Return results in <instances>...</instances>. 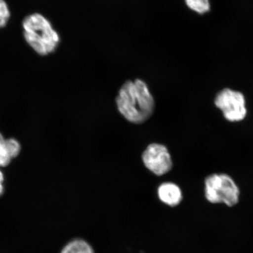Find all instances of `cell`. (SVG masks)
<instances>
[{"mask_svg": "<svg viewBox=\"0 0 253 253\" xmlns=\"http://www.w3.org/2000/svg\"><path fill=\"white\" fill-rule=\"evenodd\" d=\"M116 103L119 112L128 122L141 124L149 119L155 100L147 84L141 79L127 81L119 91Z\"/></svg>", "mask_w": 253, "mask_h": 253, "instance_id": "obj_1", "label": "cell"}, {"mask_svg": "<svg viewBox=\"0 0 253 253\" xmlns=\"http://www.w3.org/2000/svg\"><path fill=\"white\" fill-rule=\"evenodd\" d=\"M22 27L25 41L38 55H49L58 48L61 37L45 16L40 13L28 15Z\"/></svg>", "mask_w": 253, "mask_h": 253, "instance_id": "obj_2", "label": "cell"}, {"mask_svg": "<svg viewBox=\"0 0 253 253\" xmlns=\"http://www.w3.org/2000/svg\"><path fill=\"white\" fill-rule=\"evenodd\" d=\"M204 194L211 204H224L228 207L239 203L240 191L232 177L226 173H212L205 179Z\"/></svg>", "mask_w": 253, "mask_h": 253, "instance_id": "obj_3", "label": "cell"}, {"mask_svg": "<svg viewBox=\"0 0 253 253\" xmlns=\"http://www.w3.org/2000/svg\"><path fill=\"white\" fill-rule=\"evenodd\" d=\"M214 103L229 122H242L248 115L245 97L239 91L224 88L216 94Z\"/></svg>", "mask_w": 253, "mask_h": 253, "instance_id": "obj_4", "label": "cell"}, {"mask_svg": "<svg viewBox=\"0 0 253 253\" xmlns=\"http://www.w3.org/2000/svg\"><path fill=\"white\" fill-rule=\"evenodd\" d=\"M145 167L157 176H162L172 169L171 157L165 145L153 143L147 147L142 155Z\"/></svg>", "mask_w": 253, "mask_h": 253, "instance_id": "obj_5", "label": "cell"}, {"mask_svg": "<svg viewBox=\"0 0 253 253\" xmlns=\"http://www.w3.org/2000/svg\"><path fill=\"white\" fill-rule=\"evenodd\" d=\"M158 195L163 203L175 207L181 204L183 199L181 189L175 183L166 182L158 189Z\"/></svg>", "mask_w": 253, "mask_h": 253, "instance_id": "obj_6", "label": "cell"}, {"mask_svg": "<svg viewBox=\"0 0 253 253\" xmlns=\"http://www.w3.org/2000/svg\"><path fill=\"white\" fill-rule=\"evenodd\" d=\"M61 253H94L92 248L86 241L76 239L69 242Z\"/></svg>", "mask_w": 253, "mask_h": 253, "instance_id": "obj_7", "label": "cell"}, {"mask_svg": "<svg viewBox=\"0 0 253 253\" xmlns=\"http://www.w3.org/2000/svg\"><path fill=\"white\" fill-rule=\"evenodd\" d=\"M186 6L199 14L207 13L211 9L210 0H185Z\"/></svg>", "mask_w": 253, "mask_h": 253, "instance_id": "obj_8", "label": "cell"}, {"mask_svg": "<svg viewBox=\"0 0 253 253\" xmlns=\"http://www.w3.org/2000/svg\"><path fill=\"white\" fill-rule=\"evenodd\" d=\"M12 158L9 154L7 141L0 133V166L6 167L11 162Z\"/></svg>", "mask_w": 253, "mask_h": 253, "instance_id": "obj_9", "label": "cell"}, {"mask_svg": "<svg viewBox=\"0 0 253 253\" xmlns=\"http://www.w3.org/2000/svg\"><path fill=\"white\" fill-rule=\"evenodd\" d=\"M10 17L11 12L7 2L4 0H1L0 1V29L4 28L7 25Z\"/></svg>", "mask_w": 253, "mask_h": 253, "instance_id": "obj_10", "label": "cell"}, {"mask_svg": "<svg viewBox=\"0 0 253 253\" xmlns=\"http://www.w3.org/2000/svg\"><path fill=\"white\" fill-rule=\"evenodd\" d=\"M6 141H7L8 149L12 159L18 156L21 150L19 142L14 138L7 139Z\"/></svg>", "mask_w": 253, "mask_h": 253, "instance_id": "obj_11", "label": "cell"}, {"mask_svg": "<svg viewBox=\"0 0 253 253\" xmlns=\"http://www.w3.org/2000/svg\"><path fill=\"white\" fill-rule=\"evenodd\" d=\"M4 175H3L2 172L0 170V183H2L4 182Z\"/></svg>", "mask_w": 253, "mask_h": 253, "instance_id": "obj_12", "label": "cell"}, {"mask_svg": "<svg viewBox=\"0 0 253 253\" xmlns=\"http://www.w3.org/2000/svg\"><path fill=\"white\" fill-rule=\"evenodd\" d=\"M3 192H4V186H3L2 183H0V197H1Z\"/></svg>", "mask_w": 253, "mask_h": 253, "instance_id": "obj_13", "label": "cell"}, {"mask_svg": "<svg viewBox=\"0 0 253 253\" xmlns=\"http://www.w3.org/2000/svg\"><path fill=\"white\" fill-rule=\"evenodd\" d=\"M0 1H1V0H0Z\"/></svg>", "mask_w": 253, "mask_h": 253, "instance_id": "obj_14", "label": "cell"}]
</instances>
